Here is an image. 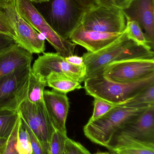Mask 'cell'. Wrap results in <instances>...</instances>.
<instances>
[{
    "label": "cell",
    "mask_w": 154,
    "mask_h": 154,
    "mask_svg": "<svg viewBox=\"0 0 154 154\" xmlns=\"http://www.w3.org/2000/svg\"><path fill=\"white\" fill-rule=\"evenodd\" d=\"M47 86L46 80L33 73L31 69L29 75L28 91L25 99L34 104L42 102L43 91Z\"/></svg>",
    "instance_id": "obj_19"
},
{
    "label": "cell",
    "mask_w": 154,
    "mask_h": 154,
    "mask_svg": "<svg viewBox=\"0 0 154 154\" xmlns=\"http://www.w3.org/2000/svg\"><path fill=\"white\" fill-rule=\"evenodd\" d=\"M118 105L136 108H147L154 106V84Z\"/></svg>",
    "instance_id": "obj_20"
},
{
    "label": "cell",
    "mask_w": 154,
    "mask_h": 154,
    "mask_svg": "<svg viewBox=\"0 0 154 154\" xmlns=\"http://www.w3.org/2000/svg\"><path fill=\"white\" fill-rule=\"evenodd\" d=\"M115 134L154 143V106L146 109L135 120L126 125Z\"/></svg>",
    "instance_id": "obj_15"
},
{
    "label": "cell",
    "mask_w": 154,
    "mask_h": 154,
    "mask_svg": "<svg viewBox=\"0 0 154 154\" xmlns=\"http://www.w3.org/2000/svg\"><path fill=\"white\" fill-rule=\"evenodd\" d=\"M32 2H35L36 3H42L47 2L50 0H30Z\"/></svg>",
    "instance_id": "obj_33"
},
{
    "label": "cell",
    "mask_w": 154,
    "mask_h": 154,
    "mask_svg": "<svg viewBox=\"0 0 154 154\" xmlns=\"http://www.w3.org/2000/svg\"><path fill=\"white\" fill-rule=\"evenodd\" d=\"M125 31L127 37L136 43L146 48L153 50V48L137 22L127 19Z\"/></svg>",
    "instance_id": "obj_22"
},
{
    "label": "cell",
    "mask_w": 154,
    "mask_h": 154,
    "mask_svg": "<svg viewBox=\"0 0 154 154\" xmlns=\"http://www.w3.org/2000/svg\"><path fill=\"white\" fill-rule=\"evenodd\" d=\"M0 1H2V0H0Z\"/></svg>",
    "instance_id": "obj_37"
},
{
    "label": "cell",
    "mask_w": 154,
    "mask_h": 154,
    "mask_svg": "<svg viewBox=\"0 0 154 154\" xmlns=\"http://www.w3.org/2000/svg\"><path fill=\"white\" fill-rule=\"evenodd\" d=\"M132 1V0H114V5L123 10L127 8Z\"/></svg>",
    "instance_id": "obj_31"
},
{
    "label": "cell",
    "mask_w": 154,
    "mask_h": 154,
    "mask_svg": "<svg viewBox=\"0 0 154 154\" xmlns=\"http://www.w3.org/2000/svg\"><path fill=\"white\" fill-rule=\"evenodd\" d=\"M18 112L44 148L49 151V144L54 128L50 120L44 102L34 104L25 99L20 104Z\"/></svg>",
    "instance_id": "obj_9"
},
{
    "label": "cell",
    "mask_w": 154,
    "mask_h": 154,
    "mask_svg": "<svg viewBox=\"0 0 154 154\" xmlns=\"http://www.w3.org/2000/svg\"><path fill=\"white\" fill-rule=\"evenodd\" d=\"M65 154H92L79 142L68 137L65 143Z\"/></svg>",
    "instance_id": "obj_27"
},
{
    "label": "cell",
    "mask_w": 154,
    "mask_h": 154,
    "mask_svg": "<svg viewBox=\"0 0 154 154\" xmlns=\"http://www.w3.org/2000/svg\"><path fill=\"white\" fill-rule=\"evenodd\" d=\"M147 108L116 105L100 117L88 121L84 127V134L91 142L107 148L117 132L135 120Z\"/></svg>",
    "instance_id": "obj_2"
},
{
    "label": "cell",
    "mask_w": 154,
    "mask_h": 154,
    "mask_svg": "<svg viewBox=\"0 0 154 154\" xmlns=\"http://www.w3.org/2000/svg\"><path fill=\"white\" fill-rule=\"evenodd\" d=\"M84 82L87 95L118 105L154 84V74L131 83L112 81L100 75L86 79Z\"/></svg>",
    "instance_id": "obj_3"
},
{
    "label": "cell",
    "mask_w": 154,
    "mask_h": 154,
    "mask_svg": "<svg viewBox=\"0 0 154 154\" xmlns=\"http://www.w3.org/2000/svg\"><path fill=\"white\" fill-rule=\"evenodd\" d=\"M99 3V0H52L48 22L61 37L69 40L84 14Z\"/></svg>",
    "instance_id": "obj_4"
},
{
    "label": "cell",
    "mask_w": 154,
    "mask_h": 154,
    "mask_svg": "<svg viewBox=\"0 0 154 154\" xmlns=\"http://www.w3.org/2000/svg\"><path fill=\"white\" fill-rule=\"evenodd\" d=\"M32 71L45 79L51 73L65 75L81 83L86 79V66H77L68 63L58 53H43L34 61Z\"/></svg>",
    "instance_id": "obj_11"
},
{
    "label": "cell",
    "mask_w": 154,
    "mask_h": 154,
    "mask_svg": "<svg viewBox=\"0 0 154 154\" xmlns=\"http://www.w3.org/2000/svg\"><path fill=\"white\" fill-rule=\"evenodd\" d=\"M94 111L89 121H92L106 114L116 106L101 99L94 98Z\"/></svg>",
    "instance_id": "obj_26"
},
{
    "label": "cell",
    "mask_w": 154,
    "mask_h": 154,
    "mask_svg": "<svg viewBox=\"0 0 154 154\" xmlns=\"http://www.w3.org/2000/svg\"><path fill=\"white\" fill-rule=\"evenodd\" d=\"M0 21L15 34L17 43L32 54L44 53V37L17 12L14 0L0 1Z\"/></svg>",
    "instance_id": "obj_5"
},
{
    "label": "cell",
    "mask_w": 154,
    "mask_h": 154,
    "mask_svg": "<svg viewBox=\"0 0 154 154\" xmlns=\"http://www.w3.org/2000/svg\"><path fill=\"white\" fill-rule=\"evenodd\" d=\"M66 61L70 64L77 66H85L83 57L76 55H72L65 58Z\"/></svg>",
    "instance_id": "obj_30"
},
{
    "label": "cell",
    "mask_w": 154,
    "mask_h": 154,
    "mask_svg": "<svg viewBox=\"0 0 154 154\" xmlns=\"http://www.w3.org/2000/svg\"><path fill=\"white\" fill-rule=\"evenodd\" d=\"M123 32H99L86 29L79 26L71 34L69 40L76 45L84 47L88 52L94 53L105 48L116 40Z\"/></svg>",
    "instance_id": "obj_14"
},
{
    "label": "cell",
    "mask_w": 154,
    "mask_h": 154,
    "mask_svg": "<svg viewBox=\"0 0 154 154\" xmlns=\"http://www.w3.org/2000/svg\"><path fill=\"white\" fill-rule=\"evenodd\" d=\"M110 154H117L115 152H111V153H110Z\"/></svg>",
    "instance_id": "obj_36"
},
{
    "label": "cell",
    "mask_w": 154,
    "mask_h": 154,
    "mask_svg": "<svg viewBox=\"0 0 154 154\" xmlns=\"http://www.w3.org/2000/svg\"><path fill=\"white\" fill-rule=\"evenodd\" d=\"M31 65L22 67L0 79V109L18 110L26 99Z\"/></svg>",
    "instance_id": "obj_8"
},
{
    "label": "cell",
    "mask_w": 154,
    "mask_h": 154,
    "mask_svg": "<svg viewBox=\"0 0 154 154\" xmlns=\"http://www.w3.org/2000/svg\"><path fill=\"white\" fill-rule=\"evenodd\" d=\"M100 3L110 5H115L114 0H99Z\"/></svg>",
    "instance_id": "obj_32"
},
{
    "label": "cell",
    "mask_w": 154,
    "mask_h": 154,
    "mask_svg": "<svg viewBox=\"0 0 154 154\" xmlns=\"http://www.w3.org/2000/svg\"><path fill=\"white\" fill-rule=\"evenodd\" d=\"M126 24L122 9L100 3L84 14L79 26L99 32L122 33L125 30Z\"/></svg>",
    "instance_id": "obj_7"
},
{
    "label": "cell",
    "mask_w": 154,
    "mask_h": 154,
    "mask_svg": "<svg viewBox=\"0 0 154 154\" xmlns=\"http://www.w3.org/2000/svg\"><path fill=\"white\" fill-rule=\"evenodd\" d=\"M20 16L47 40L57 53L66 58L74 55L76 44L61 37L30 0H14Z\"/></svg>",
    "instance_id": "obj_6"
},
{
    "label": "cell",
    "mask_w": 154,
    "mask_h": 154,
    "mask_svg": "<svg viewBox=\"0 0 154 154\" xmlns=\"http://www.w3.org/2000/svg\"><path fill=\"white\" fill-rule=\"evenodd\" d=\"M17 43L12 38L0 33V52ZM18 44V43H17Z\"/></svg>",
    "instance_id": "obj_29"
},
{
    "label": "cell",
    "mask_w": 154,
    "mask_h": 154,
    "mask_svg": "<svg viewBox=\"0 0 154 154\" xmlns=\"http://www.w3.org/2000/svg\"><path fill=\"white\" fill-rule=\"evenodd\" d=\"M21 121L27 130L30 139L32 147V154H50L49 150L44 148L41 145L28 125L22 119Z\"/></svg>",
    "instance_id": "obj_28"
},
{
    "label": "cell",
    "mask_w": 154,
    "mask_h": 154,
    "mask_svg": "<svg viewBox=\"0 0 154 154\" xmlns=\"http://www.w3.org/2000/svg\"><path fill=\"white\" fill-rule=\"evenodd\" d=\"M17 149L19 154H32L30 139L21 119L17 136Z\"/></svg>",
    "instance_id": "obj_24"
},
{
    "label": "cell",
    "mask_w": 154,
    "mask_h": 154,
    "mask_svg": "<svg viewBox=\"0 0 154 154\" xmlns=\"http://www.w3.org/2000/svg\"><path fill=\"white\" fill-rule=\"evenodd\" d=\"M19 117L18 110L0 109V142L8 138Z\"/></svg>",
    "instance_id": "obj_21"
},
{
    "label": "cell",
    "mask_w": 154,
    "mask_h": 154,
    "mask_svg": "<svg viewBox=\"0 0 154 154\" xmlns=\"http://www.w3.org/2000/svg\"><path fill=\"white\" fill-rule=\"evenodd\" d=\"M82 57L86 66V79L100 73L109 64L136 59H154L153 50L138 45L127 37L125 30L116 40L102 49L87 52Z\"/></svg>",
    "instance_id": "obj_1"
},
{
    "label": "cell",
    "mask_w": 154,
    "mask_h": 154,
    "mask_svg": "<svg viewBox=\"0 0 154 154\" xmlns=\"http://www.w3.org/2000/svg\"><path fill=\"white\" fill-rule=\"evenodd\" d=\"M5 141H4V142H0V145H1V144H2Z\"/></svg>",
    "instance_id": "obj_35"
},
{
    "label": "cell",
    "mask_w": 154,
    "mask_h": 154,
    "mask_svg": "<svg viewBox=\"0 0 154 154\" xmlns=\"http://www.w3.org/2000/svg\"><path fill=\"white\" fill-rule=\"evenodd\" d=\"M154 74V59H136L111 63L97 75L116 82L131 83Z\"/></svg>",
    "instance_id": "obj_10"
},
{
    "label": "cell",
    "mask_w": 154,
    "mask_h": 154,
    "mask_svg": "<svg viewBox=\"0 0 154 154\" xmlns=\"http://www.w3.org/2000/svg\"><path fill=\"white\" fill-rule=\"evenodd\" d=\"M20 120V117L11 134L6 140L0 145V154H19L17 149V141Z\"/></svg>",
    "instance_id": "obj_23"
},
{
    "label": "cell",
    "mask_w": 154,
    "mask_h": 154,
    "mask_svg": "<svg viewBox=\"0 0 154 154\" xmlns=\"http://www.w3.org/2000/svg\"><path fill=\"white\" fill-rule=\"evenodd\" d=\"M43 98L45 108L54 129L67 134L66 123L70 105L67 93L53 89L44 90Z\"/></svg>",
    "instance_id": "obj_12"
},
{
    "label": "cell",
    "mask_w": 154,
    "mask_h": 154,
    "mask_svg": "<svg viewBox=\"0 0 154 154\" xmlns=\"http://www.w3.org/2000/svg\"><path fill=\"white\" fill-rule=\"evenodd\" d=\"M154 7V0H132L127 8L122 10L127 19L139 23L153 48Z\"/></svg>",
    "instance_id": "obj_13"
},
{
    "label": "cell",
    "mask_w": 154,
    "mask_h": 154,
    "mask_svg": "<svg viewBox=\"0 0 154 154\" xmlns=\"http://www.w3.org/2000/svg\"><path fill=\"white\" fill-rule=\"evenodd\" d=\"M47 86L59 92L68 93L74 90L80 89V83L65 75L56 73L49 74L46 79Z\"/></svg>",
    "instance_id": "obj_18"
},
{
    "label": "cell",
    "mask_w": 154,
    "mask_h": 154,
    "mask_svg": "<svg viewBox=\"0 0 154 154\" xmlns=\"http://www.w3.org/2000/svg\"><path fill=\"white\" fill-rule=\"evenodd\" d=\"M68 137L67 134L54 129L49 144V154H65V143Z\"/></svg>",
    "instance_id": "obj_25"
},
{
    "label": "cell",
    "mask_w": 154,
    "mask_h": 154,
    "mask_svg": "<svg viewBox=\"0 0 154 154\" xmlns=\"http://www.w3.org/2000/svg\"><path fill=\"white\" fill-rule=\"evenodd\" d=\"M117 154H154V143L115 134L107 147Z\"/></svg>",
    "instance_id": "obj_17"
},
{
    "label": "cell",
    "mask_w": 154,
    "mask_h": 154,
    "mask_svg": "<svg viewBox=\"0 0 154 154\" xmlns=\"http://www.w3.org/2000/svg\"><path fill=\"white\" fill-rule=\"evenodd\" d=\"M94 154H110V153L107 152H98Z\"/></svg>",
    "instance_id": "obj_34"
},
{
    "label": "cell",
    "mask_w": 154,
    "mask_h": 154,
    "mask_svg": "<svg viewBox=\"0 0 154 154\" xmlns=\"http://www.w3.org/2000/svg\"><path fill=\"white\" fill-rule=\"evenodd\" d=\"M33 54L16 43L0 52V79L15 69L30 66Z\"/></svg>",
    "instance_id": "obj_16"
}]
</instances>
